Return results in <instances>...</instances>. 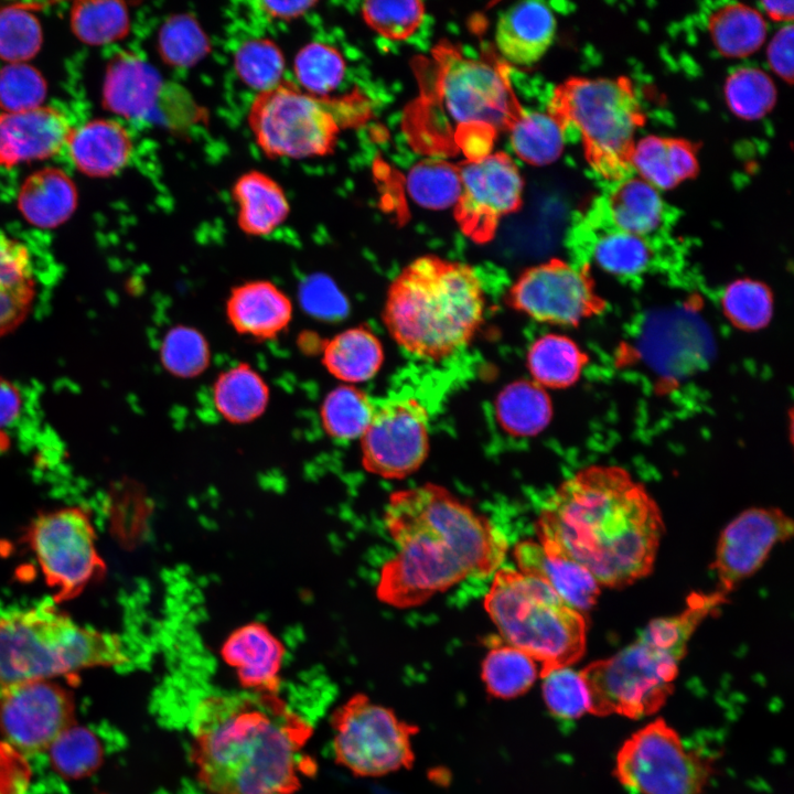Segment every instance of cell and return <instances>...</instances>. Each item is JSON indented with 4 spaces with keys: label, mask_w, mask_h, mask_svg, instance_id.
<instances>
[{
    "label": "cell",
    "mask_w": 794,
    "mask_h": 794,
    "mask_svg": "<svg viewBox=\"0 0 794 794\" xmlns=\"http://www.w3.org/2000/svg\"><path fill=\"white\" fill-rule=\"evenodd\" d=\"M292 67L300 89L316 97H326L342 83L346 63L333 45L312 41L297 52Z\"/></svg>",
    "instance_id": "b9f144b4"
},
{
    "label": "cell",
    "mask_w": 794,
    "mask_h": 794,
    "mask_svg": "<svg viewBox=\"0 0 794 794\" xmlns=\"http://www.w3.org/2000/svg\"><path fill=\"white\" fill-rule=\"evenodd\" d=\"M507 302L537 322L559 326H578L607 308L589 266L559 258L522 271L508 289Z\"/></svg>",
    "instance_id": "5bb4252c"
},
{
    "label": "cell",
    "mask_w": 794,
    "mask_h": 794,
    "mask_svg": "<svg viewBox=\"0 0 794 794\" xmlns=\"http://www.w3.org/2000/svg\"><path fill=\"white\" fill-rule=\"evenodd\" d=\"M428 411L415 397H396L376 407L361 440L366 471L404 479L417 471L429 452Z\"/></svg>",
    "instance_id": "e0dca14e"
},
{
    "label": "cell",
    "mask_w": 794,
    "mask_h": 794,
    "mask_svg": "<svg viewBox=\"0 0 794 794\" xmlns=\"http://www.w3.org/2000/svg\"><path fill=\"white\" fill-rule=\"evenodd\" d=\"M76 186L61 169L49 167L30 174L21 184L17 203L22 216L39 228H55L75 212Z\"/></svg>",
    "instance_id": "83f0119b"
},
{
    "label": "cell",
    "mask_w": 794,
    "mask_h": 794,
    "mask_svg": "<svg viewBox=\"0 0 794 794\" xmlns=\"http://www.w3.org/2000/svg\"><path fill=\"white\" fill-rule=\"evenodd\" d=\"M331 728L335 762L355 776H383L414 764L411 741L418 728L365 694L339 706Z\"/></svg>",
    "instance_id": "8fae6325"
},
{
    "label": "cell",
    "mask_w": 794,
    "mask_h": 794,
    "mask_svg": "<svg viewBox=\"0 0 794 794\" xmlns=\"http://www.w3.org/2000/svg\"><path fill=\"white\" fill-rule=\"evenodd\" d=\"M31 777L26 758L0 737V794H25Z\"/></svg>",
    "instance_id": "11a10c76"
},
{
    "label": "cell",
    "mask_w": 794,
    "mask_h": 794,
    "mask_svg": "<svg viewBox=\"0 0 794 794\" xmlns=\"http://www.w3.org/2000/svg\"><path fill=\"white\" fill-rule=\"evenodd\" d=\"M610 227L647 238L665 219V204L656 187L640 176L613 184L603 203Z\"/></svg>",
    "instance_id": "f546056e"
},
{
    "label": "cell",
    "mask_w": 794,
    "mask_h": 794,
    "mask_svg": "<svg viewBox=\"0 0 794 794\" xmlns=\"http://www.w3.org/2000/svg\"><path fill=\"white\" fill-rule=\"evenodd\" d=\"M415 74L419 94L405 108L403 131L419 153L482 158L523 109L505 64L465 56L449 42L417 61Z\"/></svg>",
    "instance_id": "277c9868"
},
{
    "label": "cell",
    "mask_w": 794,
    "mask_h": 794,
    "mask_svg": "<svg viewBox=\"0 0 794 794\" xmlns=\"http://www.w3.org/2000/svg\"><path fill=\"white\" fill-rule=\"evenodd\" d=\"M723 600L717 591L694 594L680 613L653 620L633 643L581 669L589 713L639 719L657 712L674 690L689 639Z\"/></svg>",
    "instance_id": "8992f818"
},
{
    "label": "cell",
    "mask_w": 794,
    "mask_h": 794,
    "mask_svg": "<svg viewBox=\"0 0 794 794\" xmlns=\"http://www.w3.org/2000/svg\"><path fill=\"white\" fill-rule=\"evenodd\" d=\"M458 165L461 191L453 215L461 232L476 244L492 240L501 219L522 206L523 178L505 152L489 153Z\"/></svg>",
    "instance_id": "9a60e30c"
},
{
    "label": "cell",
    "mask_w": 794,
    "mask_h": 794,
    "mask_svg": "<svg viewBox=\"0 0 794 794\" xmlns=\"http://www.w3.org/2000/svg\"><path fill=\"white\" fill-rule=\"evenodd\" d=\"M589 363L588 354L571 337L546 333L528 347L526 364L532 380L550 389L576 384Z\"/></svg>",
    "instance_id": "d6a6232c"
},
{
    "label": "cell",
    "mask_w": 794,
    "mask_h": 794,
    "mask_svg": "<svg viewBox=\"0 0 794 794\" xmlns=\"http://www.w3.org/2000/svg\"><path fill=\"white\" fill-rule=\"evenodd\" d=\"M128 661L120 639L42 604L0 616V687Z\"/></svg>",
    "instance_id": "52a82bcc"
},
{
    "label": "cell",
    "mask_w": 794,
    "mask_h": 794,
    "mask_svg": "<svg viewBox=\"0 0 794 794\" xmlns=\"http://www.w3.org/2000/svg\"><path fill=\"white\" fill-rule=\"evenodd\" d=\"M760 6L766 15L777 22H791L794 17V2L788 1H762Z\"/></svg>",
    "instance_id": "91938a15"
},
{
    "label": "cell",
    "mask_w": 794,
    "mask_h": 794,
    "mask_svg": "<svg viewBox=\"0 0 794 794\" xmlns=\"http://www.w3.org/2000/svg\"><path fill=\"white\" fill-rule=\"evenodd\" d=\"M547 112L578 133L596 175L614 184L633 174L635 136L646 115L629 77H569L554 88Z\"/></svg>",
    "instance_id": "ba28073f"
},
{
    "label": "cell",
    "mask_w": 794,
    "mask_h": 794,
    "mask_svg": "<svg viewBox=\"0 0 794 794\" xmlns=\"http://www.w3.org/2000/svg\"><path fill=\"white\" fill-rule=\"evenodd\" d=\"M233 66L239 81L258 94L283 81L286 58L275 41L268 37H251L235 50Z\"/></svg>",
    "instance_id": "7bdbcfd3"
},
{
    "label": "cell",
    "mask_w": 794,
    "mask_h": 794,
    "mask_svg": "<svg viewBox=\"0 0 794 794\" xmlns=\"http://www.w3.org/2000/svg\"><path fill=\"white\" fill-rule=\"evenodd\" d=\"M66 147L76 169L85 175L108 178L132 159L135 144L127 128L114 119H94L73 128Z\"/></svg>",
    "instance_id": "cb8c5ba5"
},
{
    "label": "cell",
    "mask_w": 794,
    "mask_h": 794,
    "mask_svg": "<svg viewBox=\"0 0 794 794\" xmlns=\"http://www.w3.org/2000/svg\"><path fill=\"white\" fill-rule=\"evenodd\" d=\"M384 363L380 340L367 326L348 328L330 339L322 350V364L336 379L356 385L374 378Z\"/></svg>",
    "instance_id": "4dcf8cb0"
},
{
    "label": "cell",
    "mask_w": 794,
    "mask_h": 794,
    "mask_svg": "<svg viewBox=\"0 0 794 794\" xmlns=\"http://www.w3.org/2000/svg\"><path fill=\"white\" fill-rule=\"evenodd\" d=\"M225 313L238 334L266 341L275 339L289 326L293 305L277 285L257 279L245 281L230 290Z\"/></svg>",
    "instance_id": "7402d4cb"
},
{
    "label": "cell",
    "mask_w": 794,
    "mask_h": 794,
    "mask_svg": "<svg viewBox=\"0 0 794 794\" xmlns=\"http://www.w3.org/2000/svg\"><path fill=\"white\" fill-rule=\"evenodd\" d=\"M0 688V737L24 757L49 751L75 725L74 698L54 680Z\"/></svg>",
    "instance_id": "2e32d148"
},
{
    "label": "cell",
    "mask_w": 794,
    "mask_h": 794,
    "mask_svg": "<svg viewBox=\"0 0 794 794\" xmlns=\"http://www.w3.org/2000/svg\"><path fill=\"white\" fill-rule=\"evenodd\" d=\"M47 92L43 75L26 63H9L0 69V109L19 112L42 106Z\"/></svg>",
    "instance_id": "f5cc1de1"
},
{
    "label": "cell",
    "mask_w": 794,
    "mask_h": 794,
    "mask_svg": "<svg viewBox=\"0 0 794 794\" xmlns=\"http://www.w3.org/2000/svg\"><path fill=\"white\" fill-rule=\"evenodd\" d=\"M257 12L270 21L291 22L305 15L316 1H254Z\"/></svg>",
    "instance_id": "6f0895ef"
},
{
    "label": "cell",
    "mask_w": 794,
    "mask_h": 794,
    "mask_svg": "<svg viewBox=\"0 0 794 794\" xmlns=\"http://www.w3.org/2000/svg\"><path fill=\"white\" fill-rule=\"evenodd\" d=\"M707 28L715 47L727 57L753 54L765 42L768 34L763 14L739 2H728L712 10Z\"/></svg>",
    "instance_id": "e575fe53"
},
{
    "label": "cell",
    "mask_w": 794,
    "mask_h": 794,
    "mask_svg": "<svg viewBox=\"0 0 794 794\" xmlns=\"http://www.w3.org/2000/svg\"><path fill=\"white\" fill-rule=\"evenodd\" d=\"M35 294L36 276L29 248L0 229V336L25 320Z\"/></svg>",
    "instance_id": "4316f807"
},
{
    "label": "cell",
    "mask_w": 794,
    "mask_h": 794,
    "mask_svg": "<svg viewBox=\"0 0 794 794\" xmlns=\"http://www.w3.org/2000/svg\"><path fill=\"white\" fill-rule=\"evenodd\" d=\"M221 655L247 691L279 693L285 648L266 626L250 623L236 629L225 640Z\"/></svg>",
    "instance_id": "44dd1931"
},
{
    "label": "cell",
    "mask_w": 794,
    "mask_h": 794,
    "mask_svg": "<svg viewBox=\"0 0 794 794\" xmlns=\"http://www.w3.org/2000/svg\"><path fill=\"white\" fill-rule=\"evenodd\" d=\"M725 99L737 117L758 120L771 111L776 101V88L763 69L743 66L732 71L725 83Z\"/></svg>",
    "instance_id": "bcb514c9"
},
{
    "label": "cell",
    "mask_w": 794,
    "mask_h": 794,
    "mask_svg": "<svg viewBox=\"0 0 794 794\" xmlns=\"http://www.w3.org/2000/svg\"><path fill=\"white\" fill-rule=\"evenodd\" d=\"M631 164L657 190H670L697 174V150L684 139L650 135L635 141Z\"/></svg>",
    "instance_id": "f1b7e54d"
},
{
    "label": "cell",
    "mask_w": 794,
    "mask_h": 794,
    "mask_svg": "<svg viewBox=\"0 0 794 794\" xmlns=\"http://www.w3.org/2000/svg\"><path fill=\"white\" fill-rule=\"evenodd\" d=\"M406 184L411 198L429 210L454 206L461 191L458 165L440 159L417 163L409 171Z\"/></svg>",
    "instance_id": "ee69618b"
},
{
    "label": "cell",
    "mask_w": 794,
    "mask_h": 794,
    "mask_svg": "<svg viewBox=\"0 0 794 794\" xmlns=\"http://www.w3.org/2000/svg\"><path fill=\"white\" fill-rule=\"evenodd\" d=\"M157 51L165 65L190 68L211 53L212 42L193 14L176 13L167 18L160 25Z\"/></svg>",
    "instance_id": "ab89813d"
},
{
    "label": "cell",
    "mask_w": 794,
    "mask_h": 794,
    "mask_svg": "<svg viewBox=\"0 0 794 794\" xmlns=\"http://www.w3.org/2000/svg\"><path fill=\"white\" fill-rule=\"evenodd\" d=\"M52 766L68 779L93 773L101 763L103 748L89 730L74 725L49 749Z\"/></svg>",
    "instance_id": "c3c4849f"
},
{
    "label": "cell",
    "mask_w": 794,
    "mask_h": 794,
    "mask_svg": "<svg viewBox=\"0 0 794 794\" xmlns=\"http://www.w3.org/2000/svg\"><path fill=\"white\" fill-rule=\"evenodd\" d=\"M71 29L84 44L101 46L126 37L130 31L129 9L121 1H79L69 11Z\"/></svg>",
    "instance_id": "60d3db41"
},
{
    "label": "cell",
    "mask_w": 794,
    "mask_h": 794,
    "mask_svg": "<svg viewBox=\"0 0 794 794\" xmlns=\"http://www.w3.org/2000/svg\"><path fill=\"white\" fill-rule=\"evenodd\" d=\"M727 320L742 331L765 328L773 315V294L762 281L742 278L729 283L720 299Z\"/></svg>",
    "instance_id": "f6af8a7d"
},
{
    "label": "cell",
    "mask_w": 794,
    "mask_h": 794,
    "mask_svg": "<svg viewBox=\"0 0 794 794\" xmlns=\"http://www.w3.org/2000/svg\"><path fill=\"white\" fill-rule=\"evenodd\" d=\"M42 43V26L33 13L18 7L0 10V60L25 63L39 53Z\"/></svg>",
    "instance_id": "f907efd6"
},
{
    "label": "cell",
    "mask_w": 794,
    "mask_h": 794,
    "mask_svg": "<svg viewBox=\"0 0 794 794\" xmlns=\"http://www.w3.org/2000/svg\"><path fill=\"white\" fill-rule=\"evenodd\" d=\"M384 523L396 552L380 568L376 593L398 609L418 607L468 578L494 573L507 552L502 532L432 483L394 492Z\"/></svg>",
    "instance_id": "3957f363"
},
{
    "label": "cell",
    "mask_w": 794,
    "mask_h": 794,
    "mask_svg": "<svg viewBox=\"0 0 794 794\" xmlns=\"http://www.w3.org/2000/svg\"><path fill=\"white\" fill-rule=\"evenodd\" d=\"M362 17L378 34L390 40H405L421 25L425 4L421 1H365Z\"/></svg>",
    "instance_id": "816d5d0a"
},
{
    "label": "cell",
    "mask_w": 794,
    "mask_h": 794,
    "mask_svg": "<svg viewBox=\"0 0 794 794\" xmlns=\"http://www.w3.org/2000/svg\"><path fill=\"white\" fill-rule=\"evenodd\" d=\"M485 291L469 264L423 255L391 280L383 322L408 354L441 361L465 347L485 313Z\"/></svg>",
    "instance_id": "5b68a950"
},
{
    "label": "cell",
    "mask_w": 794,
    "mask_h": 794,
    "mask_svg": "<svg viewBox=\"0 0 794 794\" xmlns=\"http://www.w3.org/2000/svg\"><path fill=\"white\" fill-rule=\"evenodd\" d=\"M590 257L607 273L633 278L652 266L654 249L647 238L609 226L596 235Z\"/></svg>",
    "instance_id": "74e56055"
},
{
    "label": "cell",
    "mask_w": 794,
    "mask_h": 794,
    "mask_svg": "<svg viewBox=\"0 0 794 794\" xmlns=\"http://www.w3.org/2000/svg\"><path fill=\"white\" fill-rule=\"evenodd\" d=\"M664 532L643 484L613 465H591L562 482L541 508L543 549L586 568L600 586L622 588L648 575Z\"/></svg>",
    "instance_id": "6da1fadb"
},
{
    "label": "cell",
    "mask_w": 794,
    "mask_h": 794,
    "mask_svg": "<svg viewBox=\"0 0 794 794\" xmlns=\"http://www.w3.org/2000/svg\"><path fill=\"white\" fill-rule=\"evenodd\" d=\"M26 537L46 583L62 599L77 596L103 571L95 528L79 507L40 514Z\"/></svg>",
    "instance_id": "4fadbf2b"
},
{
    "label": "cell",
    "mask_w": 794,
    "mask_h": 794,
    "mask_svg": "<svg viewBox=\"0 0 794 794\" xmlns=\"http://www.w3.org/2000/svg\"><path fill=\"white\" fill-rule=\"evenodd\" d=\"M539 674V665L529 655L496 637L481 666V678L486 691L500 699L524 695Z\"/></svg>",
    "instance_id": "d590c367"
},
{
    "label": "cell",
    "mask_w": 794,
    "mask_h": 794,
    "mask_svg": "<svg viewBox=\"0 0 794 794\" xmlns=\"http://www.w3.org/2000/svg\"><path fill=\"white\" fill-rule=\"evenodd\" d=\"M73 128L66 115L50 106L0 114V165L47 159L66 147Z\"/></svg>",
    "instance_id": "ffe728a7"
},
{
    "label": "cell",
    "mask_w": 794,
    "mask_h": 794,
    "mask_svg": "<svg viewBox=\"0 0 794 794\" xmlns=\"http://www.w3.org/2000/svg\"><path fill=\"white\" fill-rule=\"evenodd\" d=\"M507 132L515 154L535 167L555 162L565 148L566 131L548 112L523 108Z\"/></svg>",
    "instance_id": "8d00e7d4"
},
{
    "label": "cell",
    "mask_w": 794,
    "mask_h": 794,
    "mask_svg": "<svg viewBox=\"0 0 794 794\" xmlns=\"http://www.w3.org/2000/svg\"><path fill=\"white\" fill-rule=\"evenodd\" d=\"M793 521L776 507H752L736 516L721 532L712 564L717 592L726 596L753 575L773 547L790 538Z\"/></svg>",
    "instance_id": "ac0fdd59"
},
{
    "label": "cell",
    "mask_w": 794,
    "mask_h": 794,
    "mask_svg": "<svg viewBox=\"0 0 794 794\" xmlns=\"http://www.w3.org/2000/svg\"><path fill=\"white\" fill-rule=\"evenodd\" d=\"M484 607L501 640L529 655L540 674L572 666L586 651L587 624L541 580L517 569L500 568Z\"/></svg>",
    "instance_id": "9c48e42d"
},
{
    "label": "cell",
    "mask_w": 794,
    "mask_h": 794,
    "mask_svg": "<svg viewBox=\"0 0 794 794\" xmlns=\"http://www.w3.org/2000/svg\"><path fill=\"white\" fill-rule=\"evenodd\" d=\"M363 104L361 97L329 99L282 81L258 93L251 101L247 122L257 147L271 159L324 157L333 152L342 126L362 120L350 111Z\"/></svg>",
    "instance_id": "30bf717a"
},
{
    "label": "cell",
    "mask_w": 794,
    "mask_h": 794,
    "mask_svg": "<svg viewBox=\"0 0 794 794\" xmlns=\"http://www.w3.org/2000/svg\"><path fill=\"white\" fill-rule=\"evenodd\" d=\"M212 398L222 418L230 423L244 425L262 416L270 391L264 377L251 365L239 363L217 375Z\"/></svg>",
    "instance_id": "1f68e13d"
},
{
    "label": "cell",
    "mask_w": 794,
    "mask_h": 794,
    "mask_svg": "<svg viewBox=\"0 0 794 794\" xmlns=\"http://www.w3.org/2000/svg\"><path fill=\"white\" fill-rule=\"evenodd\" d=\"M239 229L251 237H264L281 226L290 214V202L283 187L269 174L249 170L232 186Z\"/></svg>",
    "instance_id": "484cf974"
},
{
    "label": "cell",
    "mask_w": 794,
    "mask_h": 794,
    "mask_svg": "<svg viewBox=\"0 0 794 794\" xmlns=\"http://www.w3.org/2000/svg\"><path fill=\"white\" fill-rule=\"evenodd\" d=\"M540 677L543 699L554 717L572 720L589 712V693L580 670L566 666L548 670Z\"/></svg>",
    "instance_id": "681fc988"
},
{
    "label": "cell",
    "mask_w": 794,
    "mask_h": 794,
    "mask_svg": "<svg viewBox=\"0 0 794 794\" xmlns=\"http://www.w3.org/2000/svg\"><path fill=\"white\" fill-rule=\"evenodd\" d=\"M169 83L141 55L121 51L106 67L101 93L104 107L129 120L158 124Z\"/></svg>",
    "instance_id": "d6986e66"
},
{
    "label": "cell",
    "mask_w": 794,
    "mask_h": 794,
    "mask_svg": "<svg viewBox=\"0 0 794 794\" xmlns=\"http://www.w3.org/2000/svg\"><path fill=\"white\" fill-rule=\"evenodd\" d=\"M556 30V17L547 3L537 0L517 2L497 21L496 47L508 63L530 66L548 51Z\"/></svg>",
    "instance_id": "603a6c76"
},
{
    "label": "cell",
    "mask_w": 794,
    "mask_h": 794,
    "mask_svg": "<svg viewBox=\"0 0 794 794\" xmlns=\"http://www.w3.org/2000/svg\"><path fill=\"white\" fill-rule=\"evenodd\" d=\"M159 356L164 369L174 377L189 379L204 373L211 363V348L197 329L175 325L162 339Z\"/></svg>",
    "instance_id": "7dc6e473"
},
{
    "label": "cell",
    "mask_w": 794,
    "mask_h": 794,
    "mask_svg": "<svg viewBox=\"0 0 794 794\" xmlns=\"http://www.w3.org/2000/svg\"><path fill=\"white\" fill-rule=\"evenodd\" d=\"M712 763L685 748L663 718L635 731L618 751L614 775L640 794H701Z\"/></svg>",
    "instance_id": "7c38bea8"
},
{
    "label": "cell",
    "mask_w": 794,
    "mask_h": 794,
    "mask_svg": "<svg viewBox=\"0 0 794 794\" xmlns=\"http://www.w3.org/2000/svg\"><path fill=\"white\" fill-rule=\"evenodd\" d=\"M793 25H784L773 35L766 50L770 67L790 84L793 81Z\"/></svg>",
    "instance_id": "9f6ffc18"
},
{
    "label": "cell",
    "mask_w": 794,
    "mask_h": 794,
    "mask_svg": "<svg viewBox=\"0 0 794 794\" xmlns=\"http://www.w3.org/2000/svg\"><path fill=\"white\" fill-rule=\"evenodd\" d=\"M518 571L549 586L567 604L580 613L597 602L600 584L582 566L546 552L538 541L523 540L514 547Z\"/></svg>",
    "instance_id": "d4e9b609"
},
{
    "label": "cell",
    "mask_w": 794,
    "mask_h": 794,
    "mask_svg": "<svg viewBox=\"0 0 794 794\" xmlns=\"http://www.w3.org/2000/svg\"><path fill=\"white\" fill-rule=\"evenodd\" d=\"M494 414L500 427L514 437H532L544 431L552 418L547 390L532 379H517L496 396Z\"/></svg>",
    "instance_id": "836d02e7"
},
{
    "label": "cell",
    "mask_w": 794,
    "mask_h": 794,
    "mask_svg": "<svg viewBox=\"0 0 794 794\" xmlns=\"http://www.w3.org/2000/svg\"><path fill=\"white\" fill-rule=\"evenodd\" d=\"M190 759L208 794H296L316 764L310 721L278 694L212 693L194 706Z\"/></svg>",
    "instance_id": "7a4b0ae2"
},
{
    "label": "cell",
    "mask_w": 794,
    "mask_h": 794,
    "mask_svg": "<svg viewBox=\"0 0 794 794\" xmlns=\"http://www.w3.org/2000/svg\"><path fill=\"white\" fill-rule=\"evenodd\" d=\"M375 405L356 385L342 384L330 390L320 406L324 432L333 440L347 442L360 439L368 427Z\"/></svg>",
    "instance_id": "f35d334b"
},
{
    "label": "cell",
    "mask_w": 794,
    "mask_h": 794,
    "mask_svg": "<svg viewBox=\"0 0 794 794\" xmlns=\"http://www.w3.org/2000/svg\"><path fill=\"white\" fill-rule=\"evenodd\" d=\"M21 409L18 389L8 380L0 378V427L13 422Z\"/></svg>",
    "instance_id": "680465c9"
},
{
    "label": "cell",
    "mask_w": 794,
    "mask_h": 794,
    "mask_svg": "<svg viewBox=\"0 0 794 794\" xmlns=\"http://www.w3.org/2000/svg\"><path fill=\"white\" fill-rule=\"evenodd\" d=\"M302 305L308 313L324 320H334L344 315L346 300L328 277L315 275L303 282L300 291Z\"/></svg>",
    "instance_id": "db71d44e"
}]
</instances>
